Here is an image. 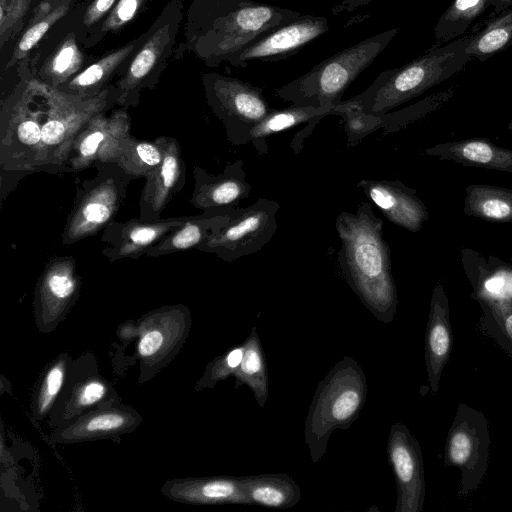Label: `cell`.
Returning a JSON list of instances; mask_svg holds the SVG:
<instances>
[{"label":"cell","instance_id":"obj_19","mask_svg":"<svg viewBox=\"0 0 512 512\" xmlns=\"http://www.w3.org/2000/svg\"><path fill=\"white\" fill-rule=\"evenodd\" d=\"M452 341L449 300L443 284L438 282L432 291L425 333V366L433 394L439 390L443 369L450 358Z\"/></svg>","mask_w":512,"mask_h":512},{"label":"cell","instance_id":"obj_41","mask_svg":"<svg viewBox=\"0 0 512 512\" xmlns=\"http://www.w3.org/2000/svg\"><path fill=\"white\" fill-rule=\"evenodd\" d=\"M64 371L65 365L60 362L52 366L47 372L38 398L37 408L40 414L47 410L61 390Z\"/></svg>","mask_w":512,"mask_h":512},{"label":"cell","instance_id":"obj_39","mask_svg":"<svg viewBox=\"0 0 512 512\" xmlns=\"http://www.w3.org/2000/svg\"><path fill=\"white\" fill-rule=\"evenodd\" d=\"M244 353V344L234 347L223 356L217 358L207 370L206 385L213 386L217 381L233 376L240 365Z\"/></svg>","mask_w":512,"mask_h":512},{"label":"cell","instance_id":"obj_31","mask_svg":"<svg viewBox=\"0 0 512 512\" xmlns=\"http://www.w3.org/2000/svg\"><path fill=\"white\" fill-rule=\"evenodd\" d=\"M135 42L129 43L101 58L82 70L59 87L60 90L78 96H94L104 89L105 82L135 49Z\"/></svg>","mask_w":512,"mask_h":512},{"label":"cell","instance_id":"obj_29","mask_svg":"<svg viewBox=\"0 0 512 512\" xmlns=\"http://www.w3.org/2000/svg\"><path fill=\"white\" fill-rule=\"evenodd\" d=\"M474 299L481 310L478 330L512 357V298L488 295Z\"/></svg>","mask_w":512,"mask_h":512},{"label":"cell","instance_id":"obj_22","mask_svg":"<svg viewBox=\"0 0 512 512\" xmlns=\"http://www.w3.org/2000/svg\"><path fill=\"white\" fill-rule=\"evenodd\" d=\"M424 154L464 166L512 172V150L499 147L489 139L471 138L441 143L427 148Z\"/></svg>","mask_w":512,"mask_h":512},{"label":"cell","instance_id":"obj_23","mask_svg":"<svg viewBox=\"0 0 512 512\" xmlns=\"http://www.w3.org/2000/svg\"><path fill=\"white\" fill-rule=\"evenodd\" d=\"M237 208L215 209L191 216L184 224L166 235L145 253L147 257H159L172 253L196 249L210 236L223 228L235 214Z\"/></svg>","mask_w":512,"mask_h":512},{"label":"cell","instance_id":"obj_47","mask_svg":"<svg viewBox=\"0 0 512 512\" xmlns=\"http://www.w3.org/2000/svg\"><path fill=\"white\" fill-rule=\"evenodd\" d=\"M493 11L489 17L495 16L512 7V0H492Z\"/></svg>","mask_w":512,"mask_h":512},{"label":"cell","instance_id":"obj_21","mask_svg":"<svg viewBox=\"0 0 512 512\" xmlns=\"http://www.w3.org/2000/svg\"><path fill=\"white\" fill-rule=\"evenodd\" d=\"M80 286L74 258L61 256L50 259L36 289L41 316L51 319L63 314L77 298Z\"/></svg>","mask_w":512,"mask_h":512},{"label":"cell","instance_id":"obj_32","mask_svg":"<svg viewBox=\"0 0 512 512\" xmlns=\"http://www.w3.org/2000/svg\"><path fill=\"white\" fill-rule=\"evenodd\" d=\"M491 6L492 0H453L434 28L435 44L432 48L464 35L469 26Z\"/></svg>","mask_w":512,"mask_h":512},{"label":"cell","instance_id":"obj_13","mask_svg":"<svg viewBox=\"0 0 512 512\" xmlns=\"http://www.w3.org/2000/svg\"><path fill=\"white\" fill-rule=\"evenodd\" d=\"M329 29L328 19L318 15H300L275 26L251 41L226 61L246 66L249 61H278L295 54Z\"/></svg>","mask_w":512,"mask_h":512},{"label":"cell","instance_id":"obj_4","mask_svg":"<svg viewBox=\"0 0 512 512\" xmlns=\"http://www.w3.org/2000/svg\"><path fill=\"white\" fill-rule=\"evenodd\" d=\"M398 28L377 33L315 65L302 76L278 88L275 95L293 105L334 107L350 84L388 46Z\"/></svg>","mask_w":512,"mask_h":512},{"label":"cell","instance_id":"obj_14","mask_svg":"<svg viewBox=\"0 0 512 512\" xmlns=\"http://www.w3.org/2000/svg\"><path fill=\"white\" fill-rule=\"evenodd\" d=\"M131 122L124 109L107 116L94 115L75 137L68 165L73 172L83 171L97 162L111 163L122 139L130 135Z\"/></svg>","mask_w":512,"mask_h":512},{"label":"cell","instance_id":"obj_16","mask_svg":"<svg viewBox=\"0 0 512 512\" xmlns=\"http://www.w3.org/2000/svg\"><path fill=\"white\" fill-rule=\"evenodd\" d=\"M161 146L163 158L160 164L145 178L139 208L140 218L157 220L185 183V163L175 138L160 136L155 139Z\"/></svg>","mask_w":512,"mask_h":512},{"label":"cell","instance_id":"obj_27","mask_svg":"<svg viewBox=\"0 0 512 512\" xmlns=\"http://www.w3.org/2000/svg\"><path fill=\"white\" fill-rule=\"evenodd\" d=\"M465 215L488 222H512V190L504 187L472 184L465 189Z\"/></svg>","mask_w":512,"mask_h":512},{"label":"cell","instance_id":"obj_9","mask_svg":"<svg viewBox=\"0 0 512 512\" xmlns=\"http://www.w3.org/2000/svg\"><path fill=\"white\" fill-rule=\"evenodd\" d=\"M489 450L488 419L481 411L459 403L448 430L443 458L445 466L460 471V498L468 497L482 485L489 467Z\"/></svg>","mask_w":512,"mask_h":512},{"label":"cell","instance_id":"obj_48","mask_svg":"<svg viewBox=\"0 0 512 512\" xmlns=\"http://www.w3.org/2000/svg\"><path fill=\"white\" fill-rule=\"evenodd\" d=\"M510 297L512 298V291H511V293H510Z\"/></svg>","mask_w":512,"mask_h":512},{"label":"cell","instance_id":"obj_1","mask_svg":"<svg viewBox=\"0 0 512 512\" xmlns=\"http://www.w3.org/2000/svg\"><path fill=\"white\" fill-rule=\"evenodd\" d=\"M341 242V273L362 304L383 323L393 321L398 305L391 255L383 238V220L363 202L355 213L343 211L335 222Z\"/></svg>","mask_w":512,"mask_h":512},{"label":"cell","instance_id":"obj_17","mask_svg":"<svg viewBox=\"0 0 512 512\" xmlns=\"http://www.w3.org/2000/svg\"><path fill=\"white\" fill-rule=\"evenodd\" d=\"M357 187L363 190L390 222L401 228L417 232L428 219V210L416 190L400 180L362 179Z\"/></svg>","mask_w":512,"mask_h":512},{"label":"cell","instance_id":"obj_37","mask_svg":"<svg viewBox=\"0 0 512 512\" xmlns=\"http://www.w3.org/2000/svg\"><path fill=\"white\" fill-rule=\"evenodd\" d=\"M70 1H66L50 10L45 15L35 17V22L20 38L12 55L11 64L24 58L26 54L42 39L46 32L68 11Z\"/></svg>","mask_w":512,"mask_h":512},{"label":"cell","instance_id":"obj_26","mask_svg":"<svg viewBox=\"0 0 512 512\" xmlns=\"http://www.w3.org/2000/svg\"><path fill=\"white\" fill-rule=\"evenodd\" d=\"M470 34L466 54L480 62L507 50L512 45V7L488 17Z\"/></svg>","mask_w":512,"mask_h":512},{"label":"cell","instance_id":"obj_34","mask_svg":"<svg viewBox=\"0 0 512 512\" xmlns=\"http://www.w3.org/2000/svg\"><path fill=\"white\" fill-rule=\"evenodd\" d=\"M332 115L342 117L349 147L357 146L366 136L376 130L384 129L386 131L388 127L386 114H368L351 99L342 100L335 105Z\"/></svg>","mask_w":512,"mask_h":512},{"label":"cell","instance_id":"obj_36","mask_svg":"<svg viewBox=\"0 0 512 512\" xmlns=\"http://www.w3.org/2000/svg\"><path fill=\"white\" fill-rule=\"evenodd\" d=\"M132 421L130 415L120 410H107L87 415L69 429L67 438L84 439L105 436L125 430Z\"/></svg>","mask_w":512,"mask_h":512},{"label":"cell","instance_id":"obj_45","mask_svg":"<svg viewBox=\"0 0 512 512\" xmlns=\"http://www.w3.org/2000/svg\"><path fill=\"white\" fill-rule=\"evenodd\" d=\"M321 117L314 118L308 122V125L304 127V129L297 135H295L293 142L291 144L295 154L299 153L302 149V143L304 139L311 134L315 125L321 120Z\"/></svg>","mask_w":512,"mask_h":512},{"label":"cell","instance_id":"obj_3","mask_svg":"<svg viewBox=\"0 0 512 512\" xmlns=\"http://www.w3.org/2000/svg\"><path fill=\"white\" fill-rule=\"evenodd\" d=\"M367 397V379L352 357L338 360L319 382L304 425V440L313 463L326 454L331 434L347 430L359 417Z\"/></svg>","mask_w":512,"mask_h":512},{"label":"cell","instance_id":"obj_5","mask_svg":"<svg viewBox=\"0 0 512 512\" xmlns=\"http://www.w3.org/2000/svg\"><path fill=\"white\" fill-rule=\"evenodd\" d=\"M44 96L41 170L57 172L68 164L78 132L90 118L107 111L116 102L117 91L115 87H107L94 96H78L44 82Z\"/></svg>","mask_w":512,"mask_h":512},{"label":"cell","instance_id":"obj_38","mask_svg":"<svg viewBox=\"0 0 512 512\" xmlns=\"http://www.w3.org/2000/svg\"><path fill=\"white\" fill-rule=\"evenodd\" d=\"M31 0H0L1 46L18 33Z\"/></svg>","mask_w":512,"mask_h":512},{"label":"cell","instance_id":"obj_42","mask_svg":"<svg viewBox=\"0 0 512 512\" xmlns=\"http://www.w3.org/2000/svg\"><path fill=\"white\" fill-rule=\"evenodd\" d=\"M106 394V387L102 382L91 381L87 383L77 396V404L86 407L100 401Z\"/></svg>","mask_w":512,"mask_h":512},{"label":"cell","instance_id":"obj_40","mask_svg":"<svg viewBox=\"0 0 512 512\" xmlns=\"http://www.w3.org/2000/svg\"><path fill=\"white\" fill-rule=\"evenodd\" d=\"M145 0H118L102 25L103 32L116 31L128 24Z\"/></svg>","mask_w":512,"mask_h":512},{"label":"cell","instance_id":"obj_8","mask_svg":"<svg viewBox=\"0 0 512 512\" xmlns=\"http://www.w3.org/2000/svg\"><path fill=\"white\" fill-rule=\"evenodd\" d=\"M300 15L291 9L241 0L233 11L218 18L202 35L201 54L210 65H218L265 31Z\"/></svg>","mask_w":512,"mask_h":512},{"label":"cell","instance_id":"obj_49","mask_svg":"<svg viewBox=\"0 0 512 512\" xmlns=\"http://www.w3.org/2000/svg\"><path fill=\"white\" fill-rule=\"evenodd\" d=\"M511 260H512V255H511Z\"/></svg>","mask_w":512,"mask_h":512},{"label":"cell","instance_id":"obj_24","mask_svg":"<svg viewBox=\"0 0 512 512\" xmlns=\"http://www.w3.org/2000/svg\"><path fill=\"white\" fill-rule=\"evenodd\" d=\"M169 497L194 504H248L243 477H212L175 482Z\"/></svg>","mask_w":512,"mask_h":512},{"label":"cell","instance_id":"obj_28","mask_svg":"<svg viewBox=\"0 0 512 512\" xmlns=\"http://www.w3.org/2000/svg\"><path fill=\"white\" fill-rule=\"evenodd\" d=\"M334 107H312L293 105L283 109H273L250 133V142L258 154L268 153L267 138L317 117L332 115Z\"/></svg>","mask_w":512,"mask_h":512},{"label":"cell","instance_id":"obj_15","mask_svg":"<svg viewBox=\"0 0 512 512\" xmlns=\"http://www.w3.org/2000/svg\"><path fill=\"white\" fill-rule=\"evenodd\" d=\"M191 216L157 220L133 218L125 222L111 221L103 230L101 250L109 262L122 259L136 260L166 235L184 224Z\"/></svg>","mask_w":512,"mask_h":512},{"label":"cell","instance_id":"obj_20","mask_svg":"<svg viewBox=\"0 0 512 512\" xmlns=\"http://www.w3.org/2000/svg\"><path fill=\"white\" fill-rule=\"evenodd\" d=\"M171 23L159 27L137 52L129 67L116 85V103L123 107L135 106L139 91L152 79V73L168 56L175 36Z\"/></svg>","mask_w":512,"mask_h":512},{"label":"cell","instance_id":"obj_35","mask_svg":"<svg viewBox=\"0 0 512 512\" xmlns=\"http://www.w3.org/2000/svg\"><path fill=\"white\" fill-rule=\"evenodd\" d=\"M83 56L73 35H69L57 47L43 68L46 84L59 88L80 70Z\"/></svg>","mask_w":512,"mask_h":512},{"label":"cell","instance_id":"obj_30","mask_svg":"<svg viewBox=\"0 0 512 512\" xmlns=\"http://www.w3.org/2000/svg\"><path fill=\"white\" fill-rule=\"evenodd\" d=\"M243 344V358L233 374L236 387L248 386L258 405L264 407L269 394V381L266 359L255 327Z\"/></svg>","mask_w":512,"mask_h":512},{"label":"cell","instance_id":"obj_6","mask_svg":"<svg viewBox=\"0 0 512 512\" xmlns=\"http://www.w3.org/2000/svg\"><path fill=\"white\" fill-rule=\"evenodd\" d=\"M41 103L33 80L20 94L12 95L1 111L0 164L2 173H31L41 170L42 126L46 103L40 81Z\"/></svg>","mask_w":512,"mask_h":512},{"label":"cell","instance_id":"obj_44","mask_svg":"<svg viewBox=\"0 0 512 512\" xmlns=\"http://www.w3.org/2000/svg\"><path fill=\"white\" fill-rule=\"evenodd\" d=\"M116 0H94L86 9L84 24L90 26L97 23L110 9Z\"/></svg>","mask_w":512,"mask_h":512},{"label":"cell","instance_id":"obj_18","mask_svg":"<svg viewBox=\"0 0 512 512\" xmlns=\"http://www.w3.org/2000/svg\"><path fill=\"white\" fill-rule=\"evenodd\" d=\"M193 175L195 184L190 203L202 211L237 208L252 190L241 160L228 163L217 175L195 165Z\"/></svg>","mask_w":512,"mask_h":512},{"label":"cell","instance_id":"obj_10","mask_svg":"<svg viewBox=\"0 0 512 512\" xmlns=\"http://www.w3.org/2000/svg\"><path fill=\"white\" fill-rule=\"evenodd\" d=\"M203 84L209 106L234 145L249 143L252 129L274 109L262 88L238 78L210 73L203 76Z\"/></svg>","mask_w":512,"mask_h":512},{"label":"cell","instance_id":"obj_33","mask_svg":"<svg viewBox=\"0 0 512 512\" xmlns=\"http://www.w3.org/2000/svg\"><path fill=\"white\" fill-rule=\"evenodd\" d=\"M162 158L163 151L156 140H138L128 135L119 144L112 163L133 179L146 178Z\"/></svg>","mask_w":512,"mask_h":512},{"label":"cell","instance_id":"obj_11","mask_svg":"<svg viewBox=\"0 0 512 512\" xmlns=\"http://www.w3.org/2000/svg\"><path fill=\"white\" fill-rule=\"evenodd\" d=\"M278 202L259 198L254 204L239 208L230 221L210 236L196 250L216 255L226 262L260 251L277 230Z\"/></svg>","mask_w":512,"mask_h":512},{"label":"cell","instance_id":"obj_12","mask_svg":"<svg viewBox=\"0 0 512 512\" xmlns=\"http://www.w3.org/2000/svg\"><path fill=\"white\" fill-rule=\"evenodd\" d=\"M387 454L396 482L395 512H421L426 494L423 455L405 424L391 425Z\"/></svg>","mask_w":512,"mask_h":512},{"label":"cell","instance_id":"obj_46","mask_svg":"<svg viewBox=\"0 0 512 512\" xmlns=\"http://www.w3.org/2000/svg\"><path fill=\"white\" fill-rule=\"evenodd\" d=\"M374 0H343L342 3L338 6H336L333 9V12L335 14L346 11V12H352L362 6L367 5L368 3L372 2Z\"/></svg>","mask_w":512,"mask_h":512},{"label":"cell","instance_id":"obj_2","mask_svg":"<svg viewBox=\"0 0 512 512\" xmlns=\"http://www.w3.org/2000/svg\"><path fill=\"white\" fill-rule=\"evenodd\" d=\"M470 35L430 48L401 67L381 72L361 94L350 98L368 114H386L462 71Z\"/></svg>","mask_w":512,"mask_h":512},{"label":"cell","instance_id":"obj_7","mask_svg":"<svg viewBox=\"0 0 512 512\" xmlns=\"http://www.w3.org/2000/svg\"><path fill=\"white\" fill-rule=\"evenodd\" d=\"M95 166L98 175L78 188L61 235L65 246L93 236L113 221L133 179L115 163L97 162Z\"/></svg>","mask_w":512,"mask_h":512},{"label":"cell","instance_id":"obj_25","mask_svg":"<svg viewBox=\"0 0 512 512\" xmlns=\"http://www.w3.org/2000/svg\"><path fill=\"white\" fill-rule=\"evenodd\" d=\"M243 478L250 505L286 509L300 501L299 485L285 473H267Z\"/></svg>","mask_w":512,"mask_h":512},{"label":"cell","instance_id":"obj_43","mask_svg":"<svg viewBox=\"0 0 512 512\" xmlns=\"http://www.w3.org/2000/svg\"><path fill=\"white\" fill-rule=\"evenodd\" d=\"M163 334L159 330L145 333L138 344V351L143 357H150L157 353L163 344Z\"/></svg>","mask_w":512,"mask_h":512}]
</instances>
